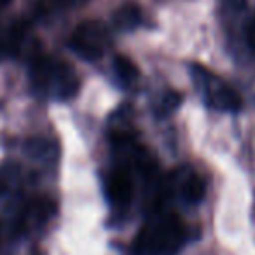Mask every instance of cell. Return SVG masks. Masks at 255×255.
Returning <instances> with one entry per match:
<instances>
[{
  "instance_id": "3",
  "label": "cell",
  "mask_w": 255,
  "mask_h": 255,
  "mask_svg": "<svg viewBox=\"0 0 255 255\" xmlns=\"http://www.w3.org/2000/svg\"><path fill=\"white\" fill-rule=\"evenodd\" d=\"M191 74L194 79L196 89H199V93L205 96L210 107L220 110V112H238L241 109L243 105L241 96L229 84L220 81L215 74L206 70L201 65H192Z\"/></svg>"
},
{
  "instance_id": "13",
  "label": "cell",
  "mask_w": 255,
  "mask_h": 255,
  "mask_svg": "<svg viewBox=\"0 0 255 255\" xmlns=\"http://www.w3.org/2000/svg\"><path fill=\"white\" fill-rule=\"evenodd\" d=\"M222 2L229 9H234V11H238V9H243L245 7V0H222Z\"/></svg>"
},
{
  "instance_id": "8",
  "label": "cell",
  "mask_w": 255,
  "mask_h": 255,
  "mask_svg": "<svg viewBox=\"0 0 255 255\" xmlns=\"http://www.w3.org/2000/svg\"><path fill=\"white\" fill-rule=\"evenodd\" d=\"M142 18V9L133 2H126L119 9H116V12L112 14V23L119 32H131V30L138 28Z\"/></svg>"
},
{
  "instance_id": "11",
  "label": "cell",
  "mask_w": 255,
  "mask_h": 255,
  "mask_svg": "<svg viewBox=\"0 0 255 255\" xmlns=\"http://www.w3.org/2000/svg\"><path fill=\"white\" fill-rule=\"evenodd\" d=\"M182 102H184V98H182L180 93L175 91V89H166V91L159 96V100H157L156 107H154V112H156V116L164 117V116H168V114L175 112V110L182 105Z\"/></svg>"
},
{
  "instance_id": "7",
  "label": "cell",
  "mask_w": 255,
  "mask_h": 255,
  "mask_svg": "<svg viewBox=\"0 0 255 255\" xmlns=\"http://www.w3.org/2000/svg\"><path fill=\"white\" fill-rule=\"evenodd\" d=\"M171 184L177 189L178 196L184 199L185 203L196 205L205 198L206 184L196 171L184 168V170H177L171 177Z\"/></svg>"
},
{
  "instance_id": "5",
  "label": "cell",
  "mask_w": 255,
  "mask_h": 255,
  "mask_svg": "<svg viewBox=\"0 0 255 255\" xmlns=\"http://www.w3.org/2000/svg\"><path fill=\"white\" fill-rule=\"evenodd\" d=\"M30 46V26L25 21L12 23L0 33V61L19 56Z\"/></svg>"
},
{
  "instance_id": "6",
  "label": "cell",
  "mask_w": 255,
  "mask_h": 255,
  "mask_svg": "<svg viewBox=\"0 0 255 255\" xmlns=\"http://www.w3.org/2000/svg\"><path fill=\"white\" fill-rule=\"evenodd\" d=\"M105 194L114 206L129 205L133 196V180L126 168H116L107 175Z\"/></svg>"
},
{
  "instance_id": "1",
  "label": "cell",
  "mask_w": 255,
  "mask_h": 255,
  "mask_svg": "<svg viewBox=\"0 0 255 255\" xmlns=\"http://www.w3.org/2000/svg\"><path fill=\"white\" fill-rule=\"evenodd\" d=\"M185 226L170 212H156L149 217L133 241L135 255H177L185 243Z\"/></svg>"
},
{
  "instance_id": "2",
  "label": "cell",
  "mask_w": 255,
  "mask_h": 255,
  "mask_svg": "<svg viewBox=\"0 0 255 255\" xmlns=\"http://www.w3.org/2000/svg\"><path fill=\"white\" fill-rule=\"evenodd\" d=\"M30 81L39 95L51 100H68L79 89V77L74 67L47 54H37L30 61Z\"/></svg>"
},
{
  "instance_id": "10",
  "label": "cell",
  "mask_w": 255,
  "mask_h": 255,
  "mask_svg": "<svg viewBox=\"0 0 255 255\" xmlns=\"http://www.w3.org/2000/svg\"><path fill=\"white\" fill-rule=\"evenodd\" d=\"M86 0H37L35 14L37 16H53L68 9L79 7Z\"/></svg>"
},
{
  "instance_id": "12",
  "label": "cell",
  "mask_w": 255,
  "mask_h": 255,
  "mask_svg": "<svg viewBox=\"0 0 255 255\" xmlns=\"http://www.w3.org/2000/svg\"><path fill=\"white\" fill-rule=\"evenodd\" d=\"M247 39H248V44L255 49V18L252 19L247 26Z\"/></svg>"
},
{
  "instance_id": "9",
  "label": "cell",
  "mask_w": 255,
  "mask_h": 255,
  "mask_svg": "<svg viewBox=\"0 0 255 255\" xmlns=\"http://www.w3.org/2000/svg\"><path fill=\"white\" fill-rule=\"evenodd\" d=\"M112 74H114V77H116L117 84L123 86V88H128V86L135 84L140 72H138V67H136L129 58L123 56V54H117L112 60Z\"/></svg>"
},
{
  "instance_id": "4",
  "label": "cell",
  "mask_w": 255,
  "mask_h": 255,
  "mask_svg": "<svg viewBox=\"0 0 255 255\" xmlns=\"http://www.w3.org/2000/svg\"><path fill=\"white\" fill-rule=\"evenodd\" d=\"M110 44L109 28L98 19H88L75 26L70 35V49L86 61H95L103 56Z\"/></svg>"
},
{
  "instance_id": "14",
  "label": "cell",
  "mask_w": 255,
  "mask_h": 255,
  "mask_svg": "<svg viewBox=\"0 0 255 255\" xmlns=\"http://www.w3.org/2000/svg\"><path fill=\"white\" fill-rule=\"evenodd\" d=\"M11 0H0V5H7Z\"/></svg>"
}]
</instances>
